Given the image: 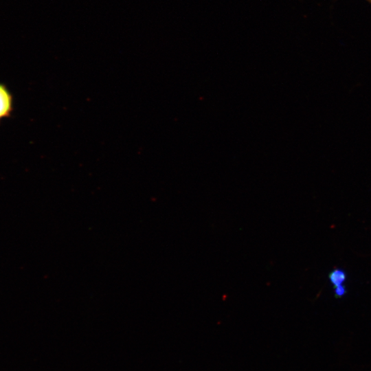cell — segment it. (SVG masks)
<instances>
[{
  "instance_id": "3957f363",
  "label": "cell",
  "mask_w": 371,
  "mask_h": 371,
  "mask_svg": "<svg viewBox=\"0 0 371 371\" xmlns=\"http://www.w3.org/2000/svg\"><path fill=\"white\" fill-rule=\"evenodd\" d=\"M368 1H369L371 3V0H368Z\"/></svg>"
},
{
  "instance_id": "6da1fadb",
  "label": "cell",
  "mask_w": 371,
  "mask_h": 371,
  "mask_svg": "<svg viewBox=\"0 0 371 371\" xmlns=\"http://www.w3.org/2000/svg\"><path fill=\"white\" fill-rule=\"evenodd\" d=\"M13 111V96L8 87L0 83V122L10 117Z\"/></svg>"
},
{
  "instance_id": "7a4b0ae2",
  "label": "cell",
  "mask_w": 371,
  "mask_h": 371,
  "mask_svg": "<svg viewBox=\"0 0 371 371\" xmlns=\"http://www.w3.org/2000/svg\"><path fill=\"white\" fill-rule=\"evenodd\" d=\"M347 278L346 271L339 268L333 269L328 274V279L333 289L344 285Z\"/></svg>"
}]
</instances>
